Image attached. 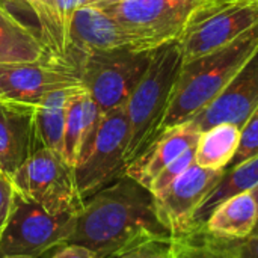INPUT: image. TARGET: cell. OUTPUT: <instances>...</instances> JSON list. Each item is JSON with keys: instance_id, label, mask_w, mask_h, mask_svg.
<instances>
[{"instance_id": "cell-24", "label": "cell", "mask_w": 258, "mask_h": 258, "mask_svg": "<svg viewBox=\"0 0 258 258\" xmlns=\"http://www.w3.org/2000/svg\"><path fill=\"white\" fill-rule=\"evenodd\" d=\"M106 258H172V237H148L133 242Z\"/></svg>"}, {"instance_id": "cell-1", "label": "cell", "mask_w": 258, "mask_h": 258, "mask_svg": "<svg viewBox=\"0 0 258 258\" xmlns=\"http://www.w3.org/2000/svg\"><path fill=\"white\" fill-rule=\"evenodd\" d=\"M148 237L172 234L157 216L154 195L135 178L122 175L85 201L67 243L85 246L98 258H106Z\"/></svg>"}, {"instance_id": "cell-32", "label": "cell", "mask_w": 258, "mask_h": 258, "mask_svg": "<svg viewBox=\"0 0 258 258\" xmlns=\"http://www.w3.org/2000/svg\"><path fill=\"white\" fill-rule=\"evenodd\" d=\"M252 194H254V197H255V200H257L258 203V186L254 189V190H251ZM251 236H258V221H257V225H255V228H254V233L251 234Z\"/></svg>"}, {"instance_id": "cell-23", "label": "cell", "mask_w": 258, "mask_h": 258, "mask_svg": "<svg viewBox=\"0 0 258 258\" xmlns=\"http://www.w3.org/2000/svg\"><path fill=\"white\" fill-rule=\"evenodd\" d=\"M86 97V89L80 85L70 98L65 128H63V159L74 168L80 156L82 142H83V101Z\"/></svg>"}, {"instance_id": "cell-22", "label": "cell", "mask_w": 258, "mask_h": 258, "mask_svg": "<svg viewBox=\"0 0 258 258\" xmlns=\"http://www.w3.org/2000/svg\"><path fill=\"white\" fill-rule=\"evenodd\" d=\"M209 258H258V236L243 239L215 237L203 230L180 234Z\"/></svg>"}, {"instance_id": "cell-34", "label": "cell", "mask_w": 258, "mask_h": 258, "mask_svg": "<svg viewBox=\"0 0 258 258\" xmlns=\"http://www.w3.org/2000/svg\"><path fill=\"white\" fill-rule=\"evenodd\" d=\"M0 97H3V94H2V89H0Z\"/></svg>"}, {"instance_id": "cell-28", "label": "cell", "mask_w": 258, "mask_h": 258, "mask_svg": "<svg viewBox=\"0 0 258 258\" xmlns=\"http://www.w3.org/2000/svg\"><path fill=\"white\" fill-rule=\"evenodd\" d=\"M14 198H15V187L12 178L8 174L0 172V233L3 231L9 219Z\"/></svg>"}, {"instance_id": "cell-2", "label": "cell", "mask_w": 258, "mask_h": 258, "mask_svg": "<svg viewBox=\"0 0 258 258\" xmlns=\"http://www.w3.org/2000/svg\"><path fill=\"white\" fill-rule=\"evenodd\" d=\"M257 48L258 26L222 48L183 62L159 135L195 118Z\"/></svg>"}, {"instance_id": "cell-5", "label": "cell", "mask_w": 258, "mask_h": 258, "mask_svg": "<svg viewBox=\"0 0 258 258\" xmlns=\"http://www.w3.org/2000/svg\"><path fill=\"white\" fill-rule=\"evenodd\" d=\"M9 177L18 195L48 213H79L85 204L76 186L74 168L54 150L39 148Z\"/></svg>"}, {"instance_id": "cell-25", "label": "cell", "mask_w": 258, "mask_h": 258, "mask_svg": "<svg viewBox=\"0 0 258 258\" xmlns=\"http://www.w3.org/2000/svg\"><path fill=\"white\" fill-rule=\"evenodd\" d=\"M258 156V107L252 115L246 119V122L240 127V142L234 159L231 160L228 168L240 165L249 159ZM227 168V169H228Z\"/></svg>"}, {"instance_id": "cell-29", "label": "cell", "mask_w": 258, "mask_h": 258, "mask_svg": "<svg viewBox=\"0 0 258 258\" xmlns=\"http://www.w3.org/2000/svg\"><path fill=\"white\" fill-rule=\"evenodd\" d=\"M172 258H209L183 237L172 236Z\"/></svg>"}, {"instance_id": "cell-6", "label": "cell", "mask_w": 258, "mask_h": 258, "mask_svg": "<svg viewBox=\"0 0 258 258\" xmlns=\"http://www.w3.org/2000/svg\"><path fill=\"white\" fill-rule=\"evenodd\" d=\"M77 213L53 215L15 192L9 219L0 233V258H39L65 245Z\"/></svg>"}, {"instance_id": "cell-10", "label": "cell", "mask_w": 258, "mask_h": 258, "mask_svg": "<svg viewBox=\"0 0 258 258\" xmlns=\"http://www.w3.org/2000/svg\"><path fill=\"white\" fill-rule=\"evenodd\" d=\"M119 48L141 50L136 36L98 6L88 5L74 9L68 24L63 60L77 74L86 56Z\"/></svg>"}, {"instance_id": "cell-35", "label": "cell", "mask_w": 258, "mask_h": 258, "mask_svg": "<svg viewBox=\"0 0 258 258\" xmlns=\"http://www.w3.org/2000/svg\"><path fill=\"white\" fill-rule=\"evenodd\" d=\"M0 172H2V171H0Z\"/></svg>"}, {"instance_id": "cell-11", "label": "cell", "mask_w": 258, "mask_h": 258, "mask_svg": "<svg viewBox=\"0 0 258 258\" xmlns=\"http://www.w3.org/2000/svg\"><path fill=\"white\" fill-rule=\"evenodd\" d=\"M77 71L62 59L45 56L33 62L0 63V89L3 97L38 106L57 89L79 86Z\"/></svg>"}, {"instance_id": "cell-17", "label": "cell", "mask_w": 258, "mask_h": 258, "mask_svg": "<svg viewBox=\"0 0 258 258\" xmlns=\"http://www.w3.org/2000/svg\"><path fill=\"white\" fill-rule=\"evenodd\" d=\"M258 186V156L254 159H249L240 165H236L233 168L225 169L222 178L215 186V189L209 194V197L204 200V203L200 206L197 213L192 218V222L186 233L195 231L201 228L206 221L209 219L210 213L225 200L230 197L251 192ZM184 234V233H183ZM180 236V234H178Z\"/></svg>"}, {"instance_id": "cell-7", "label": "cell", "mask_w": 258, "mask_h": 258, "mask_svg": "<svg viewBox=\"0 0 258 258\" xmlns=\"http://www.w3.org/2000/svg\"><path fill=\"white\" fill-rule=\"evenodd\" d=\"M153 50L119 48L86 56L79 68L82 86L107 113L125 106L135 88L144 77Z\"/></svg>"}, {"instance_id": "cell-14", "label": "cell", "mask_w": 258, "mask_h": 258, "mask_svg": "<svg viewBox=\"0 0 258 258\" xmlns=\"http://www.w3.org/2000/svg\"><path fill=\"white\" fill-rule=\"evenodd\" d=\"M35 112L33 104L0 97V171L8 175L41 148Z\"/></svg>"}, {"instance_id": "cell-12", "label": "cell", "mask_w": 258, "mask_h": 258, "mask_svg": "<svg viewBox=\"0 0 258 258\" xmlns=\"http://www.w3.org/2000/svg\"><path fill=\"white\" fill-rule=\"evenodd\" d=\"M224 172L225 169H207L194 163L168 187L154 195L157 216L172 236L187 231L194 215Z\"/></svg>"}, {"instance_id": "cell-31", "label": "cell", "mask_w": 258, "mask_h": 258, "mask_svg": "<svg viewBox=\"0 0 258 258\" xmlns=\"http://www.w3.org/2000/svg\"><path fill=\"white\" fill-rule=\"evenodd\" d=\"M113 0H77V8L80 6H88V5H98V3H107Z\"/></svg>"}, {"instance_id": "cell-18", "label": "cell", "mask_w": 258, "mask_h": 258, "mask_svg": "<svg viewBox=\"0 0 258 258\" xmlns=\"http://www.w3.org/2000/svg\"><path fill=\"white\" fill-rule=\"evenodd\" d=\"M79 86L53 91L47 94L36 106L35 122L41 148H50L62 154L67 109L71 95Z\"/></svg>"}, {"instance_id": "cell-20", "label": "cell", "mask_w": 258, "mask_h": 258, "mask_svg": "<svg viewBox=\"0 0 258 258\" xmlns=\"http://www.w3.org/2000/svg\"><path fill=\"white\" fill-rule=\"evenodd\" d=\"M240 142V128L234 124H219L201 132L195 147V163L207 169H227Z\"/></svg>"}, {"instance_id": "cell-33", "label": "cell", "mask_w": 258, "mask_h": 258, "mask_svg": "<svg viewBox=\"0 0 258 258\" xmlns=\"http://www.w3.org/2000/svg\"><path fill=\"white\" fill-rule=\"evenodd\" d=\"M2 258H29V257H2Z\"/></svg>"}, {"instance_id": "cell-27", "label": "cell", "mask_w": 258, "mask_h": 258, "mask_svg": "<svg viewBox=\"0 0 258 258\" xmlns=\"http://www.w3.org/2000/svg\"><path fill=\"white\" fill-rule=\"evenodd\" d=\"M197 147V145H195ZM195 147L189 148L187 151H184L180 157H177L174 162H171L151 183L150 186V192L153 195L162 192L165 187H168L177 177H180L189 166H192L195 163Z\"/></svg>"}, {"instance_id": "cell-9", "label": "cell", "mask_w": 258, "mask_h": 258, "mask_svg": "<svg viewBox=\"0 0 258 258\" xmlns=\"http://www.w3.org/2000/svg\"><path fill=\"white\" fill-rule=\"evenodd\" d=\"M127 145L128 116L121 106L103 116L94 142L74 165L76 186L85 201L125 175Z\"/></svg>"}, {"instance_id": "cell-15", "label": "cell", "mask_w": 258, "mask_h": 258, "mask_svg": "<svg viewBox=\"0 0 258 258\" xmlns=\"http://www.w3.org/2000/svg\"><path fill=\"white\" fill-rule=\"evenodd\" d=\"M200 135L201 132H198L190 122L165 130L141 157L127 166L125 175L150 189L153 180L171 162L198 144Z\"/></svg>"}, {"instance_id": "cell-4", "label": "cell", "mask_w": 258, "mask_h": 258, "mask_svg": "<svg viewBox=\"0 0 258 258\" xmlns=\"http://www.w3.org/2000/svg\"><path fill=\"white\" fill-rule=\"evenodd\" d=\"M258 26V0H203L177 39L183 62L222 48Z\"/></svg>"}, {"instance_id": "cell-26", "label": "cell", "mask_w": 258, "mask_h": 258, "mask_svg": "<svg viewBox=\"0 0 258 258\" xmlns=\"http://www.w3.org/2000/svg\"><path fill=\"white\" fill-rule=\"evenodd\" d=\"M0 9L42 41L41 21L29 0H0Z\"/></svg>"}, {"instance_id": "cell-19", "label": "cell", "mask_w": 258, "mask_h": 258, "mask_svg": "<svg viewBox=\"0 0 258 258\" xmlns=\"http://www.w3.org/2000/svg\"><path fill=\"white\" fill-rule=\"evenodd\" d=\"M29 3L41 21L42 44L48 56L63 60L68 24L77 8V0H29Z\"/></svg>"}, {"instance_id": "cell-16", "label": "cell", "mask_w": 258, "mask_h": 258, "mask_svg": "<svg viewBox=\"0 0 258 258\" xmlns=\"http://www.w3.org/2000/svg\"><path fill=\"white\" fill-rule=\"evenodd\" d=\"M257 221V200L252 192H245L230 197L221 203L210 213L206 224L198 230H203L215 237L243 239L254 233Z\"/></svg>"}, {"instance_id": "cell-8", "label": "cell", "mask_w": 258, "mask_h": 258, "mask_svg": "<svg viewBox=\"0 0 258 258\" xmlns=\"http://www.w3.org/2000/svg\"><path fill=\"white\" fill-rule=\"evenodd\" d=\"M203 0H113L98 3L106 14L132 32L141 50L177 41Z\"/></svg>"}, {"instance_id": "cell-21", "label": "cell", "mask_w": 258, "mask_h": 258, "mask_svg": "<svg viewBox=\"0 0 258 258\" xmlns=\"http://www.w3.org/2000/svg\"><path fill=\"white\" fill-rule=\"evenodd\" d=\"M45 56L42 41L0 9V63L33 62Z\"/></svg>"}, {"instance_id": "cell-30", "label": "cell", "mask_w": 258, "mask_h": 258, "mask_svg": "<svg viewBox=\"0 0 258 258\" xmlns=\"http://www.w3.org/2000/svg\"><path fill=\"white\" fill-rule=\"evenodd\" d=\"M51 258H98L95 252H92L91 249L80 246V245H74V243H65L62 246H59V249L53 254Z\"/></svg>"}, {"instance_id": "cell-13", "label": "cell", "mask_w": 258, "mask_h": 258, "mask_svg": "<svg viewBox=\"0 0 258 258\" xmlns=\"http://www.w3.org/2000/svg\"><path fill=\"white\" fill-rule=\"evenodd\" d=\"M257 107L258 48L227 86L189 122L198 132L219 124H234L240 128Z\"/></svg>"}, {"instance_id": "cell-3", "label": "cell", "mask_w": 258, "mask_h": 258, "mask_svg": "<svg viewBox=\"0 0 258 258\" xmlns=\"http://www.w3.org/2000/svg\"><path fill=\"white\" fill-rule=\"evenodd\" d=\"M181 63L183 56L177 41L153 50L151 62L125 104L128 116L127 166L157 139Z\"/></svg>"}]
</instances>
